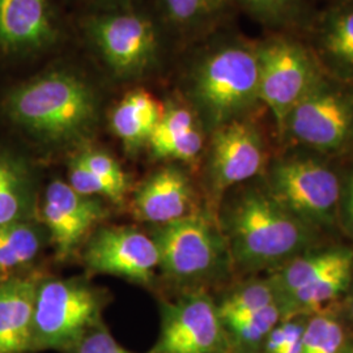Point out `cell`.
I'll return each mask as SVG.
<instances>
[{
  "label": "cell",
  "mask_w": 353,
  "mask_h": 353,
  "mask_svg": "<svg viewBox=\"0 0 353 353\" xmlns=\"http://www.w3.org/2000/svg\"><path fill=\"white\" fill-rule=\"evenodd\" d=\"M110 88L75 48L0 79V123L42 152H75L92 143Z\"/></svg>",
  "instance_id": "6da1fadb"
},
{
  "label": "cell",
  "mask_w": 353,
  "mask_h": 353,
  "mask_svg": "<svg viewBox=\"0 0 353 353\" xmlns=\"http://www.w3.org/2000/svg\"><path fill=\"white\" fill-rule=\"evenodd\" d=\"M37 274L0 280V353L30 352Z\"/></svg>",
  "instance_id": "d6986e66"
},
{
  "label": "cell",
  "mask_w": 353,
  "mask_h": 353,
  "mask_svg": "<svg viewBox=\"0 0 353 353\" xmlns=\"http://www.w3.org/2000/svg\"><path fill=\"white\" fill-rule=\"evenodd\" d=\"M74 48L62 0H0V74L32 70Z\"/></svg>",
  "instance_id": "8992f818"
},
{
  "label": "cell",
  "mask_w": 353,
  "mask_h": 353,
  "mask_svg": "<svg viewBox=\"0 0 353 353\" xmlns=\"http://www.w3.org/2000/svg\"><path fill=\"white\" fill-rule=\"evenodd\" d=\"M169 80L207 134L265 109L259 101L256 39L246 37L233 24L181 51Z\"/></svg>",
  "instance_id": "3957f363"
},
{
  "label": "cell",
  "mask_w": 353,
  "mask_h": 353,
  "mask_svg": "<svg viewBox=\"0 0 353 353\" xmlns=\"http://www.w3.org/2000/svg\"><path fill=\"white\" fill-rule=\"evenodd\" d=\"M272 303H276V294L270 279H258L248 281L230 292L217 305V310L223 323H225L259 312Z\"/></svg>",
  "instance_id": "484cf974"
},
{
  "label": "cell",
  "mask_w": 353,
  "mask_h": 353,
  "mask_svg": "<svg viewBox=\"0 0 353 353\" xmlns=\"http://www.w3.org/2000/svg\"><path fill=\"white\" fill-rule=\"evenodd\" d=\"M339 224L353 240V166L341 176Z\"/></svg>",
  "instance_id": "4dcf8cb0"
},
{
  "label": "cell",
  "mask_w": 353,
  "mask_h": 353,
  "mask_svg": "<svg viewBox=\"0 0 353 353\" xmlns=\"http://www.w3.org/2000/svg\"><path fill=\"white\" fill-rule=\"evenodd\" d=\"M341 353H353V341H351V343H347V344H345V347H344V350H343V352Z\"/></svg>",
  "instance_id": "d590c367"
},
{
  "label": "cell",
  "mask_w": 353,
  "mask_h": 353,
  "mask_svg": "<svg viewBox=\"0 0 353 353\" xmlns=\"http://www.w3.org/2000/svg\"><path fill=\"white\" fill-rule=\"evenodd\" d=\"M178 54L196 41L233 24L236 10L229 0H151Z\"/></svg>",
  "instance_id": "ac0fdd59"
},
{
  "label": "cell",
  "mask_w": 353,
  "mask_h": 353,
  "mask_svg": "<svg viewBox=\"0 0 353 353\" xmlns=\"http://www.w3.org/2000/svg\"><path fill=\"white\" fill-rule=\"evenodd\" d=\"M314 3H316V0H313ZM321 1H323V4H326V3H331V1H335V0H321Z\"/></svg>",
  "instance_id": "8d00e7d4"
},
{
  "label": "cell",
  "mask_w": 353,
  "mask_h": 353,
  "mask_svg": "<svg viewBox=\"0 0 353 353\" xmlns=\"http://www.w3.org/2000/svg\"><path fill=\"white\" fill-rule=\"evenodd\" d=\"M265 188L316 233L339 225L341 176L334 160L303 148H281L265 166Z\"/></svg>",
  "instance_id": "5b68a950"
},
{
  "label": "cell",
  "mask_w": 353,
  "mask_h": 353,
  "mask_svg": "<svg viewBox=\"0 0 353 353\" xmlns=\"http://www.w3.org/2000/svg\"><path fill=\"white\" fill-rule=\"evenodd\" d=\"M194 189L189 174L179 164L161 166L148 176L132 199V211L140 221L164 225L192 214Z\"/></svg>",
  "instance_id": "e0dca14e"
},
{
  "label": "cell",
  "mask_w": 353,
  "mask_h": 353,
  "mask_svg": "<svg viewBox=\"0 0 353 353\" xmlns=\"http://www.w3.org/2000/svg\"><path fill=\"white\" fill-rule=\"evenodd\" d=\"M106 216L100 198L81 195L61 179L49 183L39 208V223L59 261L70 259Z\"/></svg>",
  "instance_id": "4fadbf2b"
},
{
  "label": "cell",
  "mask_w": 353,
  "mask_h": 353,
  "mask_svg": "<svg viewBox=\"0 0 353 353\" xmlns=\"http://www.w3.org/2000/svg\"><path fill=\"white\" fill-rule=\"evenodd\" d=\"M347 343L343 322L330 305L306 321L301 353H341Z\"/></svg>",
  "instance_id": "d4e9b609"
},
{
  "label": "cell",
  "mask_w": 353,
  "mask_h": 353,
  "mask_svg": "<svg viewBox=\"0 0 353 353\" xmlns=\"http://www.w3.org/2000/svg\"><path fill=\"white\" fill-rule=\"evenodd\" d=\"M256 50L259 101L278 137L290 110L326 75L300 34L265 32L256 39Z\"/></svg>",
  "instance_id": "9c48e42d"
},
{
  "label": "cell",
  "mask_w": 353,
  "mask_h": 353,
  "mask_svg": "<svg viewBox=\"0 0 353 353\" xmlns=\"http://www.w3.org/2000/svg\"><path fill=\"white\" fill-rule=\"evenodd\" d=\"M164 102L145 85L127 88L108 115V123L127 154L145 150L163 114Z\"/></svg>",
  "instance_id": "ffe728a7"
},
{
  "label": "cell",
  "mask_w": 353,
  "mask_h": 353,
  "mask_svg": "<svg viewBox=\"0 0 353 353\" xmlns=\"http://www.w3.org/2000/svg\"><path fill=\"white\" fill-rule=\"evenodd\" d=\"M232 263L243 271H276L316 249V233L265 189H248L224 208L219 223Z\"/></svg>",
  "instance_id": "277c9868"
},
{
  "label": "cell",
  "mask_w": 353,
  "mask_h": 353,
  "mask_svg": "<svg viewBox=\"0 0 353 353\" xmlns=\"http://www.w3.org/2000/svg\"><path fill=\"white\" fill-rule=\"evenodd\" d=\"M45 228L36 219L0 225V280L21 275L45 243Z\"/></svg>",
  "instance_id": "cb8c5ba5"
},
{
  "label": "cell",
  "mask_w": 353,
  "mask_h": 353,
  "mask_svg": "<svg viewBox=\"0 0 353 353\" xmlns=\"http://www.w3.org/2000/svg\"><path fill=\"white\" fill-rule=\"evenodd\" d=\"M232 347L217 305L204 292L161 303L159 339L148 353H228Z\"/></svg>",
  "instance_id": "7c38bea8"
},
{
  "label": "cell",
  "mask_w": 353,
  "mask_h": 353,
  "mask_svg": "<svg viewBox=\"0 0 353 353\" xmlns=\"http://www.w3.org/2000/svg\"><path fill=\"white\" fill-rule=\"evenodd\" d=\"M92 272L141 284L151 283L159 268V250L152 237L132 227H105L89 236L83 254Z\"/></svg>",
  "instance_id": "5bb4252c"
},
{
  "label": "cell",
  "mask_w": 353,
  "mask_h": 353,
  "mask_svg": "<svg viewBox=\"0 0 353 353\" xmlns=\"http://www.w3.org/2000/svg\"><path fill=\"white\" fill-rule=\"evenodd\" d=\"M71 26L74 48L109 87L169 80L178 49L151 0L71 13Z\"/></svg>",
  "instance_id": "7a4b0ae2"
},
{
  "label": "cell",
  "mask_w": 353,
  "mask_h": 353,
  "mask_svg": "<svg viewBox=\"0 0 353 353\" xmlns=\"http://www.w3.org/2000/svg\"><path fill=\"white\" fill-rule=\"evenodd\" d=\"M301 316H293L283 321L285 330V341L280 353H301L303 330L307 319H301Z\"/></svg>",
  "instance_id": "1f68e13d"
},
{
  "label": "cell",
  "mask_w": 353,
  "mask_h": 353,
  "mask_svg": "<svg viewBox=\"0 0 353 353\" xmlns=\"http://www.w3.org/2000/svg\"><path fill=\"white\" fill-rule=\"evenodd\" d=\"M74 353H134L118 344L112 334L103 325L92 328L88 334L79 341Z\"/></svg>",
  "instance_id": "f546056e"
},
{
  "label": "cell",
  "mask_w": 353,
  "mask_h": 353,
  "mask_svg": "<svg viewBox=\"0 0 353 353\" xmlns=\"http://www.w3.org/2000/svg\"><path fill=\"white\" fill-rule=\"evenodd\" d=\"M276 138L281 148L352 159L353 84L325 76L290 110Z\"/></svg>",
  "instance_id": "52a82bcc"
},
{
  "label": "cell",
  "mask_w": 353,
  "mask_h": 353,
  "mask_svg": "<svg viewBox=\"0 0 353 353\" xmlns=\"http://www.w3.org/2000/svg\"><path fill=\"white\" fill-rule=\"evenodd\" d=\"M285 341V330L283 321L274 328L263 341V353H280Z\"/></svg>",
  "instance_id": "836d02e7"
},
{
  "label": "cell",
  "mask_w": 353,
  "mask_h": 353,
  "mask_svg": "<svg viewBox=\"0 0 353 353\" xmlns=\"http://www.w3.org/2000/svg\"><path fill=\"white\" fill-rule=\"evenodd\" d=\"M207 140L208 134L196 113L173 90L164 101L147 150L159 161L194 165L203 160Z\"/></svg>",
  "instance_id": "2e32d148"
},
{
  "label": "cell",
  "mask_w": 353,
  "mask_h": 353,
  "mask_svg": "<svg viewBox=\"0 0 353 353\" xmlns=\"http://www.w3.org/2000/svg\"><path fill=\"white\" fill-rule=\"evenodd\" d=\"M68 185L76 192L85 196L106 198L118 204L125 201V196L121 192H118L97 174L90 172L75 153H71V160L68 163Z\"/></svg>",
  "instance_id": "f1b7e54d"
},
{
  "label": "cell",
  "mask_w": 353,
  "mask_h": 353,
  "mask_svg": "<svg viewBox=\"0 0 353 353\" xmlns=\"http://www.w3.org/2000/svg\"><path fill=\"white\" fill-rule=\"evenodd\" d=\"M72 153H75L90 172L97 174L118 192L126 196L128 176L114 156L97 147H93L92 143L80 147Z\"/></svg>",
  "instance_id": "83f0119b"
},
{
  "label": "cell",
  "mask_w": 353,
  "mask_h": 353,
  "mask_svg": "<svg viewBox=\"0 0 353 353\" xmlns=\"http://www.w3.org/2000/svg\"><path fill=\"white\" fill-rule=\"evenodd\" d=\"M102 307L100 292L80 279L41 278L30 352L74 351L92 328L101 325Z\"/></svg>",
  "instance_id": "ba28073f"
},
{
  "label": "cell",
  "mask_w": 353,
  "mask_h": 353,
  "mask_svg": "<svg viewBox=\"0 0 353 353\" xmlns=\"http://www.w3.org/2000/svg\"><path fill=\"white\" fill-rule=\"evenodd\" d=\"M345 296H347V301H345L347 316H350V319L353 322V279L351 281V285H350V290L345 293Z\"/></svg>",
  "instance_id": "e575fe53"
},
{
  "label": "cell",
  "mask_w": 353,
  "mask_h": 353,
  "mask_svg": "<svg viewBox=\"0 0 353 353\" xmlns=\"http://www.w3.org/2000/svg\"><path fill=\"white\" fill-rule=\"evenodd\" d=\"M283 321V313L278 303L249 316L225 322L229 339L232 344L241 348L252 350L263 344L267 335Z\"/></svg>",
  "instance_id": "4316f807"
},
{
  "label": "cell",
  "mask_w": 353,
  "mask_h": 353,
  "mask_svg": "<svg viewBox=\"0 0 353 353\" xmlns=\"http://www.w3.org/2000/svg\"><path fill=\"white\" fill-rule=\"evenodd\" d=\"M236 12L245 13L265 32L303 34L316 12L313 0H229Z\"/></svg>",
  "instance_id": "603a6c76"
},
{
  "label": "cell",
  "mask_w": 353,
  "mask_h": 353,
  "mask_svg": "<svg viewBox=\"0 0 353 353\" xmlns=\"http://www.w3.org/2000/svg\"><path fill=\"white\" fill-rule=\"evenodd\" d=\"M301 37L325 75L353 84V0L318 7Z\"/></svg>",
  "instance_id": "9a60e30c"
},
{
  "label": "cell",
  "mask_w": 353,
  "mask_h": 353,
  "mask_svg": "<svg viewBox=\"0 0 353 353\" xmlns=\"http://www.w3.org/2000/svg\"><path fill=\"white\" fill-rule=\"evenodd\" d=\"M152 239L159 250V268L176 281L217 278L232 263L221 229L205 214L192 212L159 225Z\"/></svg>",
  "instance_id": "30bf717a"
},
{
  "label": "cell",
  "mask_w": 353,
  "mask_h": 353,
  "mask_svg": "<svg viewBox=\"0 0 353 353\" xmlns=\"http://www.w3.org/2000/svg\"><path fill=\"white\" fill-rule=\"evenodd\" d=\"M258 114L232 121L208 134L203 159L214 198L265 173L270 156Z\"/></svg>",
  "instance_id": "8fae6325"
},
{
  "label": "cell",
  "mask_w": 353,
  "mask_h": 353,
  "mask_svg": "<svg viewBox=\"0 0 353 353\" xmlns=\"http://www.w3.org/2000/svg\"><path fill=\"white\" fill-rule=\"evenodd\" d=\"M36 219L33 166L26 153L0 144V225Z\"/></svg>",
  "instance_id": "44dd1931"
},
{
  "label": "cell",
  "mask_w": 353,
  "mask_h": 353,
  "mask_svg": "<svg viewBox=\"0 0 353 353\" xmlns=\"http://www.w3.org/2000/svg\"><path fill=\"white\" fill-rule=\"evenodd\" d=\"M353 259V249L331 246L313 249L280 267L270 276V283L276 294V303L312 284L330 270Z\"/></svg>",
  "instance_id": "7402d4cb"
},
{
  "label": "cell",
  "mask_w": 353,
  "mask_h": 353,
  "mask_svg": "<svg viewBox=\"0 0 353 353\" xmlns=\"http://www.w3.org/2000/svg\"><path fill=\"white\" fill-rule=\"evenodd\" d=\"M67 11L71 13L81 12L93 8H101L108 6H114L119 3H126L132 0H62Z\"/></svg>",
  "instance_id": "d6a6232c"
}]
</instances>
